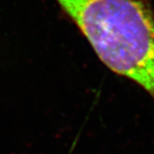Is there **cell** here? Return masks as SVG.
Masks as SVG:
<instances>
[{
    "instance_id": "cell-1",
    "label": "cell",
    "mask_w": 154,
    "mask_h": 154,
    "mask_svg": "<svg viewBox=\"0 0 154 154\" xmlns=\"http://www.w3.org/2000/svg\"><path fill=\"white\" fill-rule=\"evenodd\" d=\"M114 73L154 100V8L151 0H55Z\"/></svg>"
}]
</instances>
